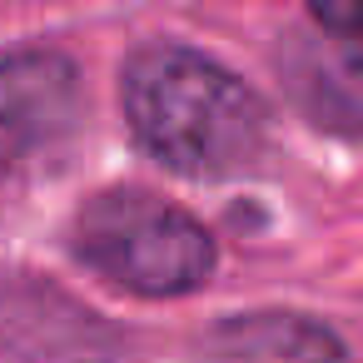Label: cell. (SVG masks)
Returning <instances> with one entry per match:
<instances>
[{
	"label": "cell",
	"instance_id": "obj_2",
	"mask_svg": "<svg viewBox=\"0 0 363 363\" xmlns=\"http://www.w3.org/2000/svg\"><path fill=\"white\" fill-rule=\"evenodd\" d=\"M80 259L135 294H189L214 269L209 234L145 189L100 194L75 224Z\"/></svg>",
	"mask_w": 363,
	"mask_h": 363
},
{
	"label": "cell",
	"instance_id": "obj_4",
	"mask_svg": "<svg viewBox=\"0 0 363 363\" xmlns=\"http://www.w3.org/2000/svg\"><path fill=\"white\" fill-rule=\"evenodd\" d=\"M204 363H343L333 328L303 313H234L199 343Z\"/></svg>",
	"mask_w": 363,
	"mask_h": 363
},
{
	"label": "cell",
	"instance_id": "obj_3",
	"mask_svg": "<svg viewBox=\"0 0 363 363\" xmlns=\"http://www.w3.org/2000/svg\"><path fill=\"white\" fill-rule=\"evenodd\" d=\"M80 120L75 65L55 50H16L0 60V169L55 155Z\"/></svg>",
	"mask_w": 363,
	"mask_h": 363
},
{
	"label": "cell",
	"instance_id": "obj_5",
	"mask_svg": "<svg viewBox=\"0 0 363 363\" xmlns=\"http://www.w3.org/2000/svg\"><path fill=\"white\" fill-rule=\"evenodd\" d=\"M298 70V90L308 100V110L318 115V125L353 135L358 125V30L348 26H323L308 40Z\"/></svg>",
	"mask_w": 363,
	"mask_h": 363
},
{
	"label": "cell",
	"instance_id": "obj_1",
	"mask_svg": "<svg viewBox=\"0 0 363 363\" xmlns=\"http://www.w3.org/2000/svg\"><path fill=\"white\" fill-rule=\"evenodd\" d=\"M125 115L135 140L184 174H229L264 145V105L224 65L155 45L125 70Z\"/></svg>",
	"mask_w": 363,
	"mask_h": 363
}]
</instances>
